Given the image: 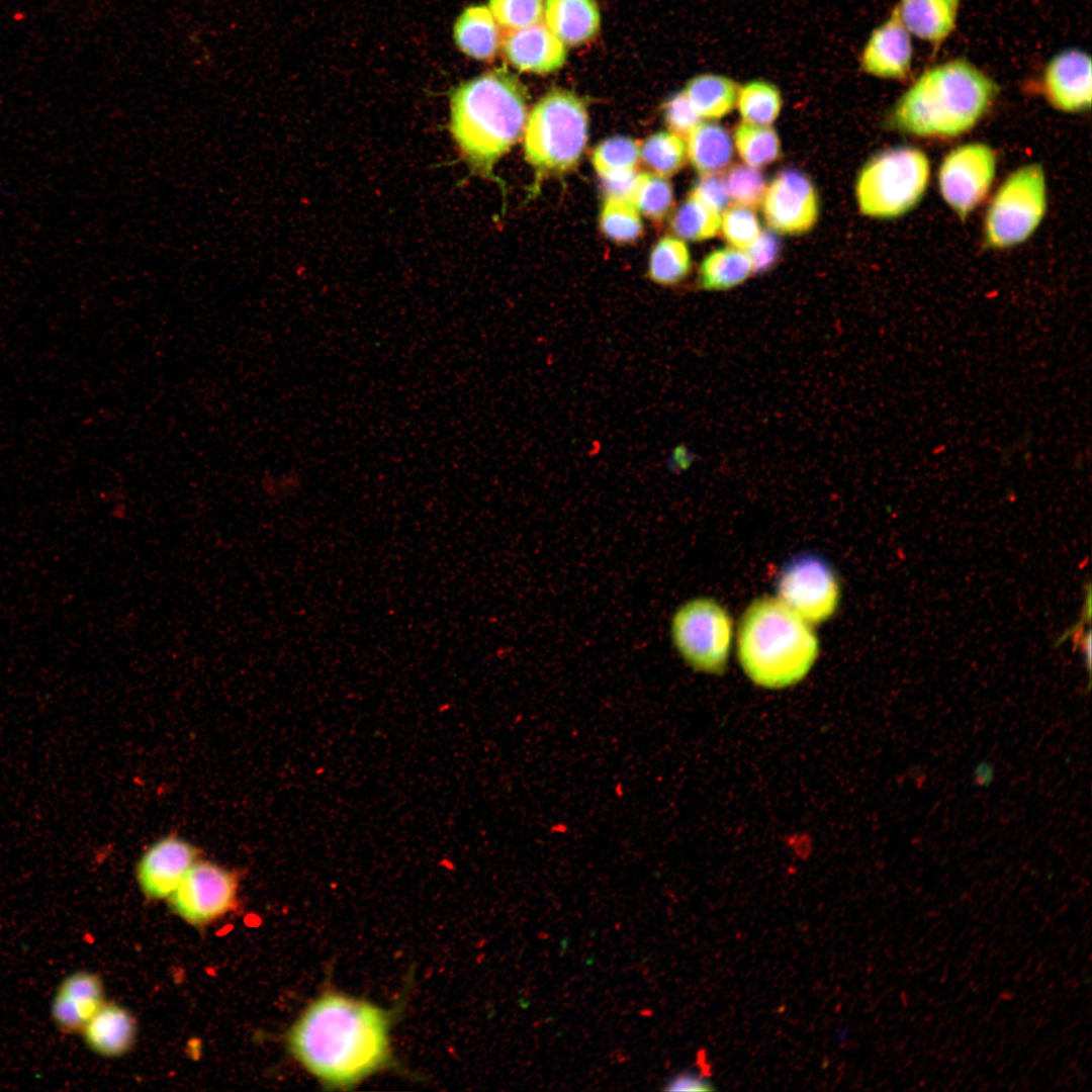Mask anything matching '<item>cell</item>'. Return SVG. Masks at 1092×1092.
<instances>
[{"label": "cell", "instance_id": "20", "mask_svg": "<svg viewBox=\"0 0 1092 1092\" xmlns=\"http://www.w3.org/2000/svg\"><path fill=\"white\" fill-rule=\"evenodd\" d=\"M544 15L547 27L564 44H581L593 38L600 27L595 0H546Z\"/></svg>", "mask_w": 1092, "mask_h": 1092}, {"label": "cell", "instance_id": "40", "mask_svg": "<svg viewBox=\"0 0 1092 1092\" xmlns=\"http://www.w3.org/2000/svg\"><path fill=\"white\" fill-rule=\"evenodd\" d=\"M713 1089V1084L705 1073L695 1071H684L672 1076L664 1087L666 1091H709Z\"/></svg>", "mask_w": 1092, "mask_h": 1092}, {"label": "cell", "instance_id": "13", "mask_svg": "<svg viewBox=\"0 0 1092 1092\" xmlns=\"http://www.w3.org/2000/svg\"><path fill=\"white\" fill-rule=\"evenodd\" d=\"M199 850L186 839L167 835L142 855L136 870L138 882L152 899L170 897L188 871L198 861Z\"/></svg>", "mask_w": 1092, "mask_h": 1092}, {"label": "cell", "instance_id": "31", "mask_svg": "<svg viewBox=\"0 0 1092 1092\" xmlns=\"http://www.w3.org/2000/svg\"><path fill=\"white\" fill-rule=\"evenodd\" d=\"M603 234L616 243L636 241L643 232L640 213L627 200L606 197L600 213Z\"/></svg>", "mask_w": 1092, "mask_h": 1092}, {"label": "cell", "instance_id": "5", "mask_svg": "<svg viewBox=\"0 0 1092 1092\" xmlns=\"http://www.w3.org/2000/svg\"><path fill=\"white\" fill-rule=\"evenodd\" d=\"M587 135L588 117L582 100L565 89L550 90L527 117L525 158L540 175L565 173L578 163Z\"/></svg>", "mask_w": 1092, "mask_h": 1092}, {"label": "cell", "instance_id": "19", "mask_svg": "<svg viewBox=\"0 0 1092 1092\" xmlns=\"http://www.w3.org/2000/svg\"><path fill=\"white\" fill-rule=\"evenodd\" d=\"M87 1045L98 1055L117 1057L133 1042L135 1024L131 1015L116 1004H103L82 1029Z\"/></svg>", "mask_w": 1092, "mask_h": 1092}, {"label": "cell", "instance_id": "36", "mask_svg": "<svg viewBox=\"0 0 1092 1092\" xmlns=\"http://www.w3.org/2000/svg\"><path fill=\"white\" fill-rule=\"evenodd\" d=\"M663 117L670 132L687 140L692 130L701 122L698 114L685 91L673 94L664 104Z\"/></svg>", "mask_w": 1092, "mask_h": 1092}, {"label": "cell", "instance_id": "24", "mask_svg": "<svg viewBox=\"0 0 1092 1092\" xmlns=\"http://www.w3.org/2000/svg\"><path fill=\"white\" fill-rule=\"evenodd\" d=\"M752 273V265L746 252L734 248H722L711 252L699 269V285L709 291L734 288Z\"/></svg>", "mask_w": 1092, "mask_h": 1092}, {"label": "cell", "instance_id": "14", "mask_svg": "<svg viewBox=\"0 0 1092 1092\" xmlns=\"http://www.w3.org/2000/svg\"><path fill=\"white\" fill-rule=\"evenodd\" d=\"M1043 93L1058 110L1082 112L1091 105V60L1080 50L1055 56L1043 73Z\"/></svg>", "mask_w": 1092, "mask_h": 1092}, {"label": "cell", "instance_id": "2", "mask_svg": "<svg viewBox=\"0 0 1092 1092\" xmlns=\"http://www.w3.org/2000/svg\"><path fill=\"white\" fill-rule=\"evenodd\" d=\"M528 94L518 78L497 69L459 84L450 98V131L469 168L485 178L521 136Z\"/></svg>", "mask_w": 1092, "mask_h": 1092}, {"label": "cell", "instance_id": "9", "mask_svg": "<svg viewBox=\"0 0 1092 1092\" xmlns=\"http://www.w3.org/2000/svg\"><path fill=\"white\" fill-rule=\"evenodd\" d=\"M997 169V155L987 144L972 142L950 150L942 159L937 184L940 196L962 220L986 198Z\"/></svg>", "mask_w": 1092, "mask_h": 1092}, {"label": "cell", "instance_id": "39", "mask_svg": "<svg viewBox=\"0 0 1092 1092\" xmlns=\"http://www.w3.org/2000/svg\"><path fill=\"white\" fill-rule=\"evenodd\" d=\"M637 173L635 170L619 171L602 176L606 197L631 202Z\"/></svg>", "mask_w": 1092, "mask_h": 1092}, {"label": "cell", "instance_id": "35", "mask_svg": "<svg viewBox=\"0 0 1092 1092\" xmlns=\"http://www.w3.org/2000/svg\"><path fill=\"white\" fill-rule=\"evenodd\" d=\"M488 8L500 26L520 29L541 22L544 0H489Z\"/></svg>", "mask_w": 1092, "mask_h": 1092}, {"label": "cell", "instance_id": "32", "mask_svg": "<svg viewBox=\"0 0 1092 1092\" xmlns=\"http://www.w3.org/2000/svg\"><path fill=\"white\" fill-rule=\"evenodd\" d=\"M640 160V146L632 139L615 136L599 144L593 152L592 163L602 177L610 173L635 170Z\"/></svg>", "mask_w": 1092, "mask_h": 1092}, {"label": "cell", "instance_id": "8", "mask_svg": "<svg viewBox=\"0 0 1092 1092\" xmlns=\"http://www.w3.org/2000/svg\"><path fill=\"white\" fill-rule=\"evenodd\" d=\"M672 643L697 671H724L732 640V621L717 602L700 598L681 605L670 624Z\"/></svg>", "mask_w": 1092, "mask_h": 1092}, {"label": "cell", "instance_id": "15", "mask_svg": "<svg viewBox=\"0 0 1092 1092\" xmlns=\"http://www.w3.org/2000/svg\"><path fill=\"white\" fill-rule=\"evenodd\" d=\"M912 54L910 32L894 9L868 38L861 52L860 67L874 77L904 79L910 72Z\"/></svg>", "mask_w": 1092, "mask_h": 1092}, {"label": "cell", "instance_id": "3", "mask_svg": "<svg viewBox=\"0 0 1092 1092\" xmlns=\"http://www.w3.org/2000/svg\"><path fill=\"white\" fill-rule=\"evenodd\" d=\"M997 84L966 60L924 71L897 100L890 125L921 139H951L973 129L998 95Z\"/></svg>", "mask_w": 1092, "mask_h": 1092}, {"label": "cell", "instance_id": "16", "mask_svg": "<svg viewBox=\"0 0 1092 1092\" xmlns=\"http://www.w3.org/2000/svg\"><path fill=\"white\" fill-rule=\"evenodd\" d=\"M104 1003V989L99 976L77 971L59 984L51 1004V1017L62 1033H79Z\"/></svg>", "mask_w": 1092, "mask_h": 1092}, {"label": "cell", "instance_id": "30", "mask_svg": "<svg viewBox=\"0 0 1092 1092\" xmlns=\"http://www.w3.org/2000/svg\"><path fill=\"white\" fill-rule=\"evenodd\" d=\"M631 203L647 218L661 221L673 205L671 184L665 177L653 173L637 174Z\"/></svg>", "mask_w": 1092, "mask_h": 1092}, {"label": "cell", "instance_id": "7", "mask_svg": "<svg viewBox=\"0 0 1092 1092\" xmlns=\"http://www.w3.org/2000/svg\"><path fill=\"white\" fill-rule=\"evenodd\" d=\"M1048 208V184L1040 164L1011 172L993 195L983 222V243L1005 250L1027 241L1040 225Z\"/></svg>", "mask_w": 1092, "mask_h": 1092}, {"label": "cell", "instance_id": "29", "mask_svg": "<svg viewBox=\"0 0 1092 1092\" xmlns=\"http://www.w3.org/2000/svg\"><path fill=\"white\" fill-rule=\"evenodd\" d=\"M720 225L721 213L692 195L679 206L671 221L672 230L678 238L693 242L714 238L719 233Z\"/></svg>", "mask_w": 1092, "mask_h": 1092}, {"label": "cell", "instance_id": "23", "mask_svg": "<svg viewBox=\"0 0 1092 1092\" xmlns=\"http://www.w3.org/2000/svg\"><path fill=\"white\" fill-rule=\"evenodd\" d=\"M739 86L723 75L701 74L691 79L684 91L701 117L719 119L735 107Z\"/></svg>", "mask_w": 1092, "mask_h": 1092}, {"label": "cell", "instance_id": "28", "mask_svg": "<svg viewBox=\"0 0 1092 1092\" xmlns=\"http://www.w3.org/2000/svg\"><path fill=\"white\" fill-rule=\"evenodd\" d=\"M640 158L653 174L665 178L672 176L687 162L686 141L672 132H656L640 147Z\"/></svg>", "mask_w": 1092, "mask_h": 1092}, {"label": "cell", "instance_id": "10", "mask_svg": "<svg viewBox=\"0 0 1092 1092\" xmlns=\"http://www.w3.org/2000/svg\"><path fill=\"white\" fill-rule=\"evenodd\" d=\"M777 590L778 599L809 624L830 618L840 598L833 570L814 555L792 560L782 571Z\"/></svg>", "mask_w": 1092, "mask_h": 1092}, {"label": "cell", "instance_id": "12", "mask_svg": "<svg viewBox=\"0 0 1092 1092\" xmlns=\"http://www.w3.org/2000/svg\"><path fill=\"white\" fill-rule=\"evenodd\" d=\"M761 206L768 226L788 236L811 231L819 215L814 184L805 173L796 169H786L775 176L766 187Z\"/></svg>", "mask_w": 1092, "mask_h": 1092}, {"label": "cell", "instance_id": "27", "mask_svg": "<svg viewBox=\"0 0 1092 1092\" xmlns=\"http://www.w3.org/2000/svg\"><path fill=\"white\" fill-rule=\"evenodd\" d=\"M783 105L779 88L767 81L754 80L739 86L736 106L743 121L770 125Z\"/></svg>", "mask_w": 1092, "mask_h": 1092}, {"label": "cell", "instance_id": "1", "mask_svg": "<svg viewBox=\"0 0 1092 1092\" xmlns=\"http://www.w3.org/2000/svg\"><path fill=\"white\" fill-rule=\"evenodd\" d=\"M390 1030V1015L382 1007L329 990L314 998L294 1022L288 1046L324 1086L347 1089L389 1066Z\"/></svg>", "mask_w": 1092, "mask_h": 1092}, {"label": "cell", "instance_id": "37", "mask_svg": "<svg viewBox=\"0 0 1092 1092\" xmlns=\"http://www.w3.org/2000/svg\"><path fill=\"white\" fill-rule=\"evenodd\" d=\"M744 252L750 259L752 272L763 273L776 265L781 253V243L774 233L762 231Z\"/></svg>", "mask_w": 1092, "mask_h": 1092}, {"label": "cell", "instance_id": "18", "mask_svg": "<svg viewBox=\"0 0 1092 1092\" xmlns=\"http://www.w3.org/2000/svg\"><path fill=\"white\" fill-rule=\"evenodd\" d=\"M960 0H900L895 7L906 29L934 46L953 30Z\"/></svg>", "mask_w": 1092, "mask_h": 1092}, {"label": "cell", "instance_id": "25", "mask_svg": "<svg viewBox=\"0 0 1092 1092\" xmlns=\"http://www.w3.org/2000/svg\"><path fill=\"white\" fill-rule=\"evenodd\" d=\"M691 267V255L685 242L674 237H664L652 249L648 277L654 283L673 286L685 280Z\"/></svg>", "mask_w": 1092, "mask_h": 1092}, {"label": "cell", "instance_id": "34", "mask_svg": "<svg viewBox=\"0 0 1092 1092\" xmlns=\"http://www.w3.org/2000/svg\"><path fill=\"white\" fill-rule=\"evenodd\" d=\"M720 230L731 248L746 251L758 238L761 230L752 209L734 205L723 211Z\"/></svg>", "mask_w": 1092, "mask_h": 1092}, {"label": "cell", "instance_id": "17", "mask_svg": "<svg viewBox=\"0 0 1092 1092\" xmlns=\"http://www.w3.org/2000/svg\"><path fill=\"white\" fill-rule=\"evenodd\" d=\"M502 46L509 63L523 72L551 73L566 60L564 43L541 22L508 30Z\"/></svg>", "mask_w": 1092, "mask_h": 1092}, {"label": "cell", "instance_id": "21", "mask_svg": "<svg viewBox=\"0 0 1092 1092\" xmlns=\"http://www.w3.org/2000/svg\"><path fill=\"white\" fill-rule=\"evenodd\" d=\"M497 22L489 8L476 5L467 7L457 18L453 36L458 49L465 55L480 61L493 58L500 44Z\"/></svg>", "mask_w": 1092, "mask_h": 1092}, {"label": "cell", "instance_id": "4", "mask_svg": "<svg viewBox=\"0 0 1092 1092\" xmlns=\"http://www.w3.org/2000/svg\"><path fill=\"white\" fill-rule=\"evenodd\" d=\"M737 645L747 676L767 689L800 681L818 655V640L810 624L774 598L755 600L746 609Z\"/></svg>", "mask_w": 1092, "mask_h": 1092}, {"label": "cell", "instance_id": "33", "mask_svg": "<svg viewBox=\"0 0 1092 1092\" xmlns=\"http://www.w3.org/2000/svg\"><path fill=\"white\" fill-rule=\"evenodd\" d=\"M723 179L729 198L735 205L750 209L761 205L766 183L758 168L737 164L727 171Z\"/></svg>", "mask_w": 1092, "mask_h": 1092}, {"label": "cell", "instance_id": "38", "mask_svg": "<svg viewBox=\"0 0 1092 1092\" xmlns=\"http://www.w3.org/2000/svg\"><path fill=\"white\" fill-rule=\"evenodd\" d=\"M690 195L719 213L727 209L730 202L724 179L717 174L703 175Z\"/></svg>", "mask_w": 1092, "mask_h": 1092}, {"label": "cell", "instance_id": "26", "mask_svg": "<svg viewBox=\"0 0 1092 1092\" xmlns=\"http://www.w3.org/2000/svg\"><path fill=\"white\" fill-rule=\"evenodd\" d=\"M733 138L739 157L748 166L764 167L782 155L780 138L770 125L743 121L735 127Z\"/></svg>", "mask_w": 1092, "mask_h": 1092}, {"label": "cell", "instance_id": "11", "mask_svg": "<svg viewBox=\"0 0 1092 1092\" xmlns=\"http://www.w3.org/2000/svg\"><path fill=\"white\" fill-rule=\"evenodd\" d=\"M237 875L210 861H197L171 894L174 910L187 922L201 925L211 922L235 906Z\"/></svg>", "mask_w": 1092, "mask_h": 1092}, {"label": "cell", "instance_id": "6", "mask_svg": "<svg viewBox=\"0 0 1092 1092\" xmlns=\"http://www.w3.org/2000/svg\"><path fill=\"white\" fill-rule=\"evenodd\" d=\"M930 162L920 149L898 146L873 156L860 169L855 196L869 217L891 219L914 209L926 193Z\"/></svg>", "mask_w": 1092, "mask_h": 1092}, {"label": "cell", "instance_id": "22", "mask_svg": "<svg viewBox=\"0 0 1092 1092\" xmlns=\"http://www.w3.org/2000/svg\"><path fill=\"white\" fill-rule=\"evenodd\" d=\"M688 158L702 175L718 174L733 158L730 133L716 122H700L687 138Z\"/></svg>", "mask_w": 1092, "mask_h": 1092}]
</instances>
